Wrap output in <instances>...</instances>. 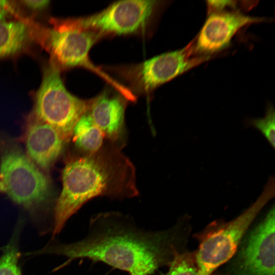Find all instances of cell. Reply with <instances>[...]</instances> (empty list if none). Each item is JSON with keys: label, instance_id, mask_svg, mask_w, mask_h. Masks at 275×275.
I'll return each instance as SVG.
<instances>
[{"label": "cell", "instance_id": "obj_7", "mask_svg": "<svg viewBox=\"0 0 275 275\" xmlns=\"http://www.w3.org/2000/svg\"><path fill=\"white\" fill-rule=\"evenodd\" d=\"M211 58L196 55L193 40L181 49L136 64L116 67L113 70L128 85L134 95L145 94Z\"/></svg>", "mask_w": 275, "mask_h": 275}, {"label": "cell", "instance_id": "obj_19", "mask_svg": "<svg viewBox=\"0 0 275 275\" xmlns=\"http://www.w3.org/2000/svg\"><path fill=\"white\" fill-rule=\"evenodd\" d=\"M23 4L28 8L33 10H40L46 8L49 4L47 0H25Z\"/></svg>", "mask_w": 275, "mask_h": 275}, {"label": "cell", "instance_id": "obj_20", "mask_svg": "<svg viewBox=\"0 0 275 275\" xmlns=\"http://www.w3.org/2000/svg\"><path fill=\"white\" fill-rule=\"evenodd\" d=\"M12 9L9 1L0 0V20H6L12 13Z\"/></svg>", "mask_w": 275, "mask_h": 275}, {"label": "cell", "instance_id": "obj_16", "mask_svg": "<svg viewBox=\"0 0 275 275\" xmlns=\"http://www.w3.org/2000/svg\"><path fill=\"white\" fill-rule=\"evenodd\" d=\"M163 275H204L200 270L195 257V253L185 250L177 253L169 265L168 271ZM211 275H223L215 273Z\"/></svg>", "mask_w": 275, "mask_h": 275}, {"label": "cell", "instance_id": "obj_12", "mask_svg": "<svg viewBox=\"0 0 275 275\" xmlns=\"http://www.w3.org/2000/svg\"><path fill=\"white\" fill-rule=\"evenodd\" d=\"M66 142L51 125L34 117L28 125L25 143L29 158L42 170L50 169Z\"/></svg>", "mask_w": 275, "mask_h": 275}, {"label": "cell", "instance_id": "obj_6", "mask_svg": "<svg viewBox=\"0 0 275 275\" xmlns=\"http://www.w3.org/2000/svg\"><path fill=\"white\" fill-rule=\"evenodd\" d=\"M101 37L97 33L79 26L71 19L61 22L49 31L48 43L58 65L89 70L107 82L128 101L134 102L136 97L128 88L97 67L90 59L91 47Z\"/></svg>", "mask_w": 275, "mask_h": 275}, {"label": "cell", "instance_id": "obj_17", "mask_svg": "<svg viewBox=\"0 0 275 275\" xmlns=\"http://www.w3.org/2000/svg\"><path fill=\"white\" fill-rule=\"evenodd\" d=\"M248 125L259 130L265 137L271 147H275V111L273 105H268L263 118L249 120Z\"/></svg>", "mask_w": 275, "mask_h": 275}, {"label": "cell", "instance_id": "obj_18", "mask_svg": "<svg viewBox=\"0 0 275 275\" xmlns=\"http://www.w3.org/2000/svg\"><path fill=\"white\" fill-rule=\"evenodd\" d=\"M206 5L208 14L227 11V9L236 10L237 1H207Z\"/></svg>", "mask_w": 275, "mask_h": 275}, {"label": "cell", "instance_id": "obj_9", "mask_svg": "<svg viewBox=\"0 0 275 275\" xmlns=\"http://www.w3.org/2000/svg\"><path fill=\"white\" fill-rule=\"evenodd\" d=\"M158 1L127 0L113 3L99 12L73 19L79 26L102 37L141 34L151 24L164 5Z\"/></svg>", "mask_w": 275, "mask_h": 275}, {"label": "cell", "instance_id": "obj_11", "mask_svg": "<svg viewBox=\"0 0 275 275\" xmlns=\"http://www.w3.org/2000/svg\"><path fill=\"white\" fill-rule=\"evenodd\" d=\"M128 100L119 93L106 90L90 100L88 112L104 137L120 144L125 131V112Z\"/></svg>", "mask_w": 275, "mask_h": 275}, {"label": "cell", "instance_id": "obj_1", "mask_svg": "<svg viewBox=\"0 0 275 275\" xmlns=\"http://www.w3.org/2000/svg\"><path fill=\"white\" fill-rule=\"evenodd\" d=\"M191 230L187 216L167 229L150 231L127 215L103 212L92 217L82 239L47 245L34 254L62 256L67 258V262L87 258L130 275H151L159 268L169 266L177 253L186 250Z\"/></svg>", "mask_w": 275, "mask_h": 275}, {"label": "cell", "instance_id": "obj_2", "mask_svg": "<svg viewBox=\"0 0 275 275\" xmlns=\"http://www.w3.org/2000/svg\"><path fill=\"white\" fill-rule=\"evenodd\" d=\"M123 146L110 143L95 152L81 153L67 162L62 173V190L54 207L52 238L94 197L123 199L138 195L135 169L121 151Z\"/></svg>", "mask_w": 275, "mask_h": 275}, {"label": "cell", "instance_id": "obj_3", "mask_svg": "<svg viewBox=\"0 0 275 275\" xmlns=\"http://www.w3.org/2000/svg\"><path fill=\"white\" fill-rule=\"evenodd\" d=\"M274 185L270 176L256 201L240 215L228 222L213 221L195 235L199 243L196 260L204 275H211L232 257L257 216L274 198Z\"/></svg>", "mask_w": 275, "mask_h": 275}, {"label": "cell", "instance_id": "obj_5", "mask_svg": "<svg viewBox=\"0 0 275 275\" xmlns=\"http://www.w3.org/2000/svg\"><path fill=\"white\" fill-rule=\"evenodd\" d=\"M89 102L67 90L58 66L52 64L46 69L36 93L35 117L52 126L67 142L75 124L88 109Z\"/></svg>", "mask_w": 275, "mask_h": 275}, {"label": "cell", "instance_id": "obj_13", "mask_svg": "<svg viewBox=\"0 0 275 275\" xmlns=\"http://www.w3.org/2000/svg\"><path fill=\"white\" fill-rule=\"evenodd\" d=\"M72 136L76 147L81 153H92L103 146L104 135L88 110L75 124Z\"/></svg>", "mask_w": 275, "mask_h": 275}, {"label": "cell", "instance_id": "obj_8", "mask_svg": "<svg viewBox=\"0 0 275 275\" xmlns=\"http://www.w3.org/2000/svg\"><path fill=\"white\" fill-rule=\"evenodd\" d=\"M274 222L273 204L249 228L223 275H274Z\"/></svg>", "mask_w": 275, "mask_h": 275}, {"label": "cell", "instance_id": "obj_4", "mask_svg": "<svg viewBox=\"0 0 275 275\" xmlns=\"http://www.w3.org/2000/svg\"><path fill=\"white\" fill-rule=\"evenodd\" d=\"M0 191L34 215L49 205V179L17 145L4 146L0 162Z\"/></svg>", "mask_w": 275, "mask_h": 275}, {"label": "cell", "instance_id": "obj_14", "mask_svg": "<svg viewBox=\"0 0 275 275\" xmlns=\"http://www.w3.org/2000/svg\"><path fill=\"white\" fill-rule=\"evenodd\" d=\"M29 37V29L24 22L0 20V58L11 56L21 51Z\"/></svg>", "mask_w": 275, "mask_h": 275}, {"label": "cell", "instance_id": "obj_10", "mask_svg": "<svg viewBox=\"0 0 275 275\" xmlns=\"http://www.w3.org/2000/svg\"><path fill=\"white\" fill-rule=\"evenodd\" d=\"M267 18L245 15L237 10L208 14L197 37L194 40L196 55L213 57L227 48L242 28L266 21Z\"/></svg>", "mask_w": 275, "mask_h": 275}, {"label": "cell", "instance_id": "obj_15", "mask_svg": "<svg viewBox=\"0 0 275 275\" xmlns=\"http://www.w3.org/2000/svg\"><path fill=\"white\" fill-rule=\"evenodd\" d=\"M19 228L18 225L8 243L2 248L0 275H23L18 264L20 256L18 244Z\"/></svg>", "mask_w": 275, "mask_h": 275}, {"label": "cell", "instance_id": "obj_21", "mask_svg": "<svg viewBox=\"0 0 275 275\" xmlns=\"http://www.w3.org/2000/svg\"><path fill=\"white\" fill-rule=\"evenodd\" d=\"M2 248H0V250H1Z\"/></svg>", "mask_w": 275, "mask_h": 275}]
</instances>
